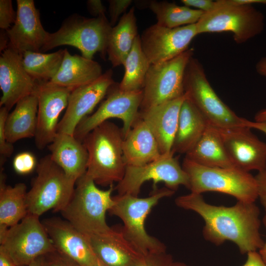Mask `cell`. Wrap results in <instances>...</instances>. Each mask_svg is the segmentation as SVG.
I'll use <instances>...</instances> for the list:
<instances>
[{"mask_svg": "<svg viewBox=\"0 0 266 266\" xmlns=\"http://www.w3.org/2000/svg\"><path fill=\"white\" fill-rule=\"evenodd\" d=\"M48 148L51 159L69 177L76 181L85 174L88 152L83 143L74 135L57 133Z\"/></svg>", "mask_w": 266, "mask_h": 266, "instance_id": "obj_23", "label": "cell"}, {"mask_svg": "<svg viewBox=\"0 0 266 266\" xmlns=\"http://www.w3.org/2000/svg\"><path fill=\"white\" fill-rule=\"evenodd\" d=\"M36 172L27 194L28 214L39 217L50 210L61 212L70 201L76 181L69 177L50 155L39 161Z\"/></svg>", "mask_w": 266, "mask_h": 266, "instance_id": "obj_7", "label": "cell"}, {"mask_svg": "<svg viewBox=\"0 0 266 266\" xmlns=\"http://www.w3.org/2000/svg\"><path fill=\"white\" fill-rule=\"evenodd\" d=\"M0 266H15L4 250L0 247Z\"/></svg>", "mask_w": 266, "mask_h": 266, "instance_id": "obj_46", "label": "cell"}, {"mask_svg": "<svg viewBox=\"0 0 266 266\" xmlns=\"http://www.w3.org/2000/svg\"><path fill=\"white\" fill-rule=\"evenodd\" d=\"M193 55L194 49L189 48L168 61L151 65L143 89L141 111L184 95L185 70Z\"/></svg>", "mask_w": 266, "mask_h": 266, "instance_id": "obj_11", "label": "cell"}, {"mask_svg": "<svg viewBox=\"0 0 266 266\" xmlns=\"http://www.w3.org/2000/svg\"><path fill=\"white\" fill-rule=\"evenodd\" d=\"M37 82L27 72L22 56L9 47L0 57V107L8 111L21 99L35 92Z\"/></svg>", "mask_w": 266, "mask_h": 266, "instance_id": "obj_19", "label": "cell"}, {"mask_svg": "<svg viewBox=\"0 0 266 266\" xmlns=\"http://www.w3.org/2000/svg\"><path fill=\"white\" fill-rule=\"evenodd\" d=\"M39 217L28 214L17 224L0 231V247L15 266H27L56 250Z\"/></svg>", "mask_w": 266, "mask_h": 266, "instance_id": "obj_10", "label": "cell"}, {"mask_svg": "<svg viewBox=\"0 0 266 266\" xmlns=\"http://www.w3.org/2000/svg\"><path fill=\"white\" fill-rule=\"evenodd\" d=\"M37 110L36 88L34 92L20 100L13 111L8 114L5 134L9 142L13 144L21 139L35 137Z\"/></svg>", "mask_w": 266, "mask_h": 266, "instance_id": "obj_27", "label": "cell"}, {"mask_svg": "<svg viewBox=\"0 0 266 266\" xmlns=\"http://www.w3.org/2000/svg\"><path fill=\"white\" fill-rule=\"evenodd\" d=\"M13 166L14 170L19 174L30 173L37 166L35 157L29 152L20 153L13 159Z\"/></svg>", "mask_w": 266, "mask_h": 266, "instance_id": "obj_35", "label": "cell"}, {"mask_svg": "<svg viewBox=\"0 0 266 266\" xmlns=\"http://www.w3.org/2000/svg\"><path fill=\"white\" fill-rule=\"evenodd\" d=\"M138 35L134 7H132L112 28L108 37L107 54L113 67L123 65Z\"/></svg>", "mask_w": 266, "mask_h": 266, "instance_id": "obj_29", "label": "cell"}, {"mask_svg": "<svg viewBox=\"0 0 266 266\" xmlns=\"http://www.w3.org/2000/svg\"><path fill=\"white\" fill-rule=\"evenodd\" d=\"M16 19L6 30L9 41L8 47L21 56L26 51L40 52L49 33L43 28L39 10L33 0H17Z\"/></svg>", "mask_w": 266, "mask_h": 266, "instance_id": "obj_18", "label": "cell"}, {"mask_svg": "<svg viewBox=\"0 0 266 266\" xmlns=\"http://www.w3.org/2000/svg\"><path fill=\"white\" fill-rule=\"evenodd\" d=\"M263 223L266 229V217L265 216L263 220ZM259 253L262 257L264 261L266 264V239L262 248L259 250Z\"/></svg>", "mask_w": 266, "mask_h": 266, "instance_id": "obj_49", "label": "cell"}, {"mask_svg": "<svg viewBox=\"0 0 266 266\" xmlns=\"http://www.w3.org/2000/svg\"><path fill=\"white\" fill-rule=\"evenodd\" d=\"M183 87L187 98L210 124L218 128L245 126L246 119L237 115L220 99L208 81L203 66L193 57L185 70Z\"/></svg>", "mask_w": 266, "mask_h": 266, "instance_id": "obj_9", "label": "cell"}, {"mask_svg": "<svg viewBox=\"0 0 266 266\" xmlns=\"http://www.w3.org/2000/svg\"><path fill=\"white\" fill-rule=\"evenodd\" d=\"M182 166L189 178L192 193L216 192L229 195L237 201L253 203L258 198L255 176L236 167L218 168L201 166L185 158Z\"/></svg>", "mask_w": 266, "mask_h": 266, "instance_id": "obj_4", "label": "cell"}, {"mask_svg": "<svg viewBox=\"0 0 266 266\" xmlns=\"http://www.w3.org/2000/svg\"><path fill=\"white\" fill-rule=\"evenodd\" d=\"M122 129L105 121L84 139L88 161L85 174L96 184L110 186L123 178L126 168L123 151Z\"/></svg>", "mask_w": 266, "mask_h": 266, "instance_id": "obj_2", "label": "cell"}, {"mask_svg": "<svg viewBox=\"0 0 266 266\" xmlns=\"http://www.w3.org/2000/svg\"><path fill=\"white\" fill-rule=\"evenodd\" d=\"M197 35L196 24L168 28L156 23L144 30L140 38L142 50L150 63L157 65L186 51Z\"/></svg>", "mask_w": 266, "mask_h": 266, "instance_id": "obj_14", "label": "cell"}, {"mask_svg": "<svg viewBox=\"0 0 266 266\" xmlns=\"http://www.w3.org/2000/svg\"><path fill=\"white\" fill-rule=\"evenodd\" d=\"M123 151L126 166L144 165L162 155L151 131L139 116L124 138Z\"/></svg>", "mask_w": 266, "mask_h": 266, "instance_id": "obj_24", "label": "cell"}, {"mask_svg": "<svg viewBox=\"0 0 266 266\" xmlns=\"http://www.w3.org/2000/svg\"><path fill=\"white\" fill-rule=\"evenodd\" d=\"M16 15V12L13 8L12 0H0V28L1 30L9 29L11 25L14 24Z\"/></svg>", "mask_w": 266, "mask_h": 266, "instance_id": "obj_36", "label": "cell"}, {"mask_svg": "<svg viewBox=\"0 0 266 266\" xmlns=\"http://www.w3.org/2000/svg\"><path fill=\"white\" fill-rule=\"evenodd\" d=\"M257 72L266 78V57H262L256 65Z\"/></svg>", "mask_w": 266, "mask_h": 266, "instance_id": "obj_44", "label": "cell"}, {"mask_svg": "<svg viewBox=\"0 0 266 266\" xmlns=\"http://www.w3.org/2000/svg\"><path fill=\"white\" fill-rule=\"evenodd\" d=\"M255 121L266 122V109H263L257 112L254 117Z\"/></svg>", "mask_w": 266, "mask_h": 266, "instance_id": "obj_48", "label": "cell"}, {"mask_svg": "<svg viewBox=\"0 0 266 266\" xmlns=\"http://www.w3.org/2000/svg\"><path fill=\"white\" fill-rule=\"evenodd\" d=\"M247 254L246 261L242 266H266L259 252L252 251Z\"/></svg>", "mask_w": 266, "mask_h": 266, "instance_id": "obj_42", "label": "cell"}, {"mask_svg": "<svg viewBox=\"0 0 266 266\" xmlns=\"http://www.w3.org/2000/svg\"><path fill=\"white\" fill-rule=\"evenodd\" d=\"M245 126L251 129H255L260 131L266 134V122H258L250 121L246 119Z\"/></svg>", "mask_w": 266, "mask_h": 266, "instance_id": "obj_43", "label": "cell"}, {"mask_svg": "<svg viewBox=\"0 0 266 266\" xmlns=\"http://www.w3.org/2000/svg\"><path fill=\"white\" fill-rule=\"evenodd\" d=\"M65 49L44 54L26 51L23 55V63L28 74L36 82H48L56 75L63 62Z\"/></svg>", "mask_w": 266, "mask_h": 266, "instance_id": "obj_33", "label": "cell"}, {"mask_svg": "<svg viewBox=\"0 0 266 266\" xmlns=\"http://www.w3.org/2000/svg\"><path fill=\"white\" fill-rule=\"evenodd\" d=\"M132 3L131 0H109V12L110 17V24L113 27L118 23V20L122 14Z\"/></svg>", "mask_w": 266, "mask_h": 266, "instance_id": "obj_38", "label": "cell"}, {"mask_svg": "<svg viewBox=\"0 0 266 266\" xmlns=\"http://www.w3.org/2000/svg\"><path fill=\"white\" fill-rule=\"evenodd\" d=\"M114 84L113 71L108 69L95 81L71 91L65 113L59 121L57 133L74 135L80 123L89 116Z\"/></svg>", "mask_w": 266, "mask_h": 266, "instance_id": "obj_16", "label": "cell"}, {"mask_svg": "<svg viewBox=\"0 0 266 266\" xmlns=\"http://www.w3.org/2000/svg\"><path fill=\"white\" fill-rule=\"evenodd\" d=\"M42 224L56 250L81 266H92L98 260L88 237L66 220L52 218Z\"/></svg>", "mask_w": 266, "mask_h": 266, "instance_id": "obj_20", "label": "cell"}, {"mask_svg": "<svg viewBox=\"0 0 266 266\" xmlns=\"http://www.w3.org/2000/svg\"><path fill=\"white\" fill-rule=\"evenodd\" d=\"M208 123L186 96L179 112L172 152L186 155L199 141Z\"/></svg>", "mask_w": 266, "mask_h": 266, "instance_id": "obj_26", "label": "cell"}, {"mask_svg": "<svg viewBox=\"0 0 266 266\" xmlns=\"http://www.w3.org/2000/svg\"><path fill=\"white\" fill-rule=\"evenodd\" d=\"M174 154L162 155L158 159L141 166H126L122 180L114 188L118 195L130 194L138 196L142 185L152 181L154 190L159 182L175 191L180 185L189 188V178Z\"/></svg>", "mask_w": 266, "mask_h": 266, "instance_id": "obj_12", "label": "cell"}, {"mask_svg": "<svg viewBox=\"0 0 266 266\" xmlns=\"http://www.w3.org/2000/svg\"><path fill=\"white\" fill-rule=\"evenodd\" d=\"M9 111L4 106L0 109V166L3 165L6 158L9 157L14 150L12 143L9 142L5 134V122Z\"/></svg>", "mask_w": 266, "mask_h": 266, "instance_id": "obj_34", "label": "cell"}, {"mask_svg": "<svg viewBox=\"0 0 266 266\" xmlns=\"http://www.w3.org/2000/svg\"><path fill=\"white\" fill-rule=\"evenodd\" d=\"M255 178L258 184V198L265 209L266 217V169L259 171Z\"/></svg>", "mask_w": 266, "mask_h": 266, "instance_id": "obj_40", "label": "cell"}, {"mask_svg": "<svg viewBox=\"0 0 266 266\" xmlns=\"http://www.w3.org/2000/svg\"><path fill=\"white\" fill-rule=\"evenodd\" d=\"M215 127L235 167L247 172L266 169V143L253 134L251 128Z\"/></svg>", "mask_w": 266, "mask_h": 266, "instance_id": "obj_15", "label": "cell"}, {"mask_svg": "<svg viewBox=\"0 0 266 266\" xmlns=\"http://www.w3.org/2000/svg\"><path fill=\"white\" fill-rule=\"evenodd\" d=\"M41 257L35 260L27 266H43L42 259H41Z\"/></svg>", "mask_w": 266, "mask_h": 266, "instance_id": "obj_50", "label": "cell"}, {"mask_svg": "<svg viewBox=\"0 0 266 266\" xmlns=\"http://www.w3.org/2000/svg\"><path fill=\"white\" fill-rule=\"evenodd\" d=\"M43 266H81L56 250L41 257Z\"/></svg>", "mask_w": 266, "mask_h": 266, "instance_id": "obj_37", "label": "cell"}, {"mask_svg": "<svg viewBox=\"0 0 266 266\" xmlns=\"http://www.w3.org/2000/svg\"><path fill=\"white\" fill-rule=\"evenodd\" d=\"M149 7L156 15L157 24L168 28L196 24L204 13L166 1L152 0L149 3Z\"/></svg>", "mask_w": 266, "mask_h": 266, "instance_id": "obj_32", "label": "cell"}, {"mask_svg": "<svg viewBox=\"0 0 266 266\" xmlns=\"http://www.w3.org/2000/svg\"><path fill=\"white\" fill-rule=\"evenodd\" d=\"M92 266H106L103 265L102 263H101L100 261L98 260V261Z\"/></svg>", "mask_w": 266, "mask_h": 266, "instance_id": "obj_52", "label": "cell"}, {"mask_svg": "<svg viewBox=\"0 0 266 266\" xmlns=\"http://www.w3.org/2000/svg\"><path fill=\"white\" fill-rule=\"evenodd\" d=\"M168 266H187L184 264H178V263H174V264H172V263H170Z\"/></svg>", "mask_w": 266, "mask_h": 266, "instance_id": "obj_51", "label": "cell"}, {"mask_svg": "<svg viewBox=\"0 0 266 266\" xmlns=\"http://www.w3.org/2000/svg\"><path fill=\"white\" fill-rule=\"evenodd\" d=\"M185 98L184 94L180 98L141 111L139 113L140 117L153 134L162 155L172 152L179 112Z\"/></svg>", "mask_w": 266, "mask_h": 266, "instance_id": "obj_22", "label": "cell"}, {"mask_svg": "<svg viewBox=\"0 0 266 266\" xmlns=\"http://www.w3.org/2000/svg\"><path fill=\"white\" fill-rule=\"evenodd\" d=\"M98 259L106 266H133L142 254L127 238L121 228L88 236Z\"/></svg>", "mask_w": 266, "mask_h": 266, "instance_id": "obj_21", "label": "cell"}, {"mask_svg": "<svg viewBox=\"0 0 266 266\" xmlns=\"http://www.w3.org/2000/svg\"><path fill=\"white\" fill-rule=\"evenodd\" d=\"M125 73L119 88L123 91H135L143 89L147 72L151 65L144 54L140 35L136 37L133 47L123 65Z\"/></svg>", "mask_w": 266, "mask_h": 266, "instance_id": "obj_31", "label": "cell"}, {"mask_svg": "<svg viewBox=\"0 0 266 266\" xmlns=\"http://www.w3.org/2000/svg\"><path fill=\"white\" fill-rule=\"evenodd\" d=\"M71 90L52 83L37 82L38 110L35 142L43 149L53 142L57 134L59 118L66 108Z\"/></svg>", "mask_w": 266, "mask_h": 266, "instance_id": "obj_17", "label": "cell"}, {"mask_svg": "<svg viewBox=\"0 0 266 266\" xmlns=\"http://www.w3.org/2000/svg\"><path fill=\"white\" fill-rule=\"evenodd\" d=\"M27 192L24 183L7 185L5 175L0 172V231L17 224L28 214Z\"/></svg>", "mask_w": 266, "mask_h": 266, "instance_id": "obj_30", "label": "cell"}, {"mask_svg": "<svg viewBox=\"0 0 266 266\" xmlns=\"http://www.w3.org/2000/svg\"><path fill=\"white\" fill-rule=\"evenodd\" d=\"M112 27L106 16L88 18L75 14L66 18L56 32L49 33L41 53L62 45L79 49L83 57L93 59L97 53L105 59Z\"/></svg>", "mask_w": 266, "mask_h": 266, "instance_id": "obj_6", "label": "cell"}, {"mask_svg": "<svg viewBox=\"0 0 266 266\" xmlns=\"http://www.w3.org/2000/svg\"><path fill=\"white\" fill-rule=\"evenodd\" d=\"M181 2L188 7H194L197 9L207 12L215 8L217 1L212 0H182Z\"/></svg>", "mask_w": 266, "mask_h": 266, "instance_id": "obj_39", "label": "cell"}, {"mask_svg": "<svg viewBox=\"0 0 266 266\" xmlns=\"http://www.w3.org/2000/svg\"><path fill=\"white\" fill-rule=\"evenodd\" d=\"M174 193L166 187L154 190L149 196L143 198L130 194L113 197L114 203L109 212L121 219L123 233L142 254L165 251L164 244L147 233L145 222L160 200Z\"/></svg>", "mask_w": 266, "mask_h": 266, "instance_id": "obj_5", "label": "cell"}, {"mask_svg": "<svg viewBox=\"0 0 266 266\" xmlns=\"http://www.w3.org/2000/svg\"><path fill=\"white\" fill-rule=\"evenodd\" d=\"M105 100L92 114L84 119L76 128L74 136L81 142L95 128L111 118H117L123 122L124 137L139 116L143 90L123 91L118 85L113 84L109 90Z\"/></svg>", "mask_w": 266, "mask_h": 266, "instance_id": "obj_13", "label": "cell"}, {"mask_svg": "<svg viewBox=\"0 0 266 266\" xmlns=\"http://www.w3.org/2000/svg\"><path fill=\"white\" fill-rule=\"evenodd\" d=\"M231 1L237 4L252 5L256 3L266 4V0H231Z\"/></svg>", "mask_w": 266, "mask_h": 266, "instance_id": "obj_47", "label": "cell"}, {"mask_svg": "<svg viewBox=\"0 0 266 266\" xmlns=\"http://www.w3.org/2000/svg\"><path fill=\"white\" fill-rule=\"evenodd\" d=\"M185 158L207 167H235L228 155L217 129L209 123L199 141L185 155Z\"/></svg>", "mask_w": 266, "mask_h": 266, "instance_id": "obj_28", "label": "cell"}, {"mask_svg": "<svg viewBox=\"0 0 266 266\" xmlns=\"http://www.w3.org/2000/svg\"><path fill=\"white\" fill-rule=\"evenodd\" d=\"M102 74L99 63L82 56L72 55L65 49L60 68L50 81L72 91L95 81Z\"/></svg>", "mask_w": 266, "mask_h": 266, "instance_id": "obj_25", "label": "cell"}, {"mask_svg": "<svg viewBox=\"0 0 266 266\" xmlns=\"http://www.w3.org/2000/svg\"><path fill=\"white\" fill-rule=\"evenodd\" d=\"M75 185L70 201L61 212L64 217L87 236L109 231L111 227L106 223V213L114 203L111 195L113 185L107 190H101L86 174Z\"/></svg>", "mask_w": 266, "mask_h": 266, "instance_id": "obj_3", "label": "cell"}, {"mask_svg": "<svg viewBox=\"0 0 266 266\" xmlns=\"http://www.w3.org/2000/svg\"><path fill=\"white\" fill-rule=\"evenodd\" d=\"M9 37L6 32V30H0V51H3L6 48H7L9 44Z\"/></svg>", "mask_w": 266, "mask_h": 266, "instance_id": "obj_45", "label": "cell"}, {"mask_svg": "<svg viewBox=\"0 0 266 266\" xmlns=\"http://www.w3.org/2000/svg\"><path fill=\"white\" fill-rule=\"evenodd\" d=\"M175 202L202 218L203 236L216 245L231 241L243 254L260 250L264 243L260 232V211L255 202L237 201L232 206H216L207 203L201 194L192 192L177 197Z\"/></svg>", "mask_w": 266, "mask_h": 266, "instance_id": "obj_1", "label": "cell"}, {"mask_svg": "<svg viewBox=\"0 0 266 266\" xmlns=\"http://www.w3.org/2000/svg\"><path fill=\"white\" fill-rule=\"evenodd\" d=\"M87 3L88 10L93 16L96 17L105 16L106 8L101 0H89Z\"/></svg>", "mask_w": 266, "mask_h": 266, "instance_id": "obj_41", "label": "cell"}, {"mask_svg": "<svg viewBox=\"0 0 266 266\" xmlns=\"http://www.w3.org/2000/svg\"><path fill=\"white\" fill-rule=\"evenodd\" d=\"M216 1V6L204 12L196 24L198 35L229 32L234 41L241 44L263 31L264 15L252 5L234 4L231 0Z\"/></svg>", "mask_w": 266, "mask_h": 266, "instance_id": "obj_8", "label": "cell"}]
</instances>
